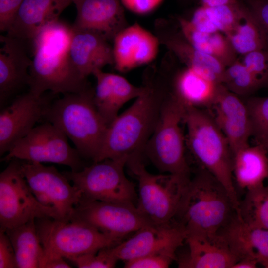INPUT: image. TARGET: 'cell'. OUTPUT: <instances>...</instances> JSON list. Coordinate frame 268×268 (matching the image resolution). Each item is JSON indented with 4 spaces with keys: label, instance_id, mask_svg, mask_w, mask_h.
Returning a JSON list of instances; mask_svg holds the SVG:
<instances>
[{
    "label": "cell",
    "instance_id": "1",
    "mask_svg": "<svg viewBox=\"0 0 268 268\" xmlns=\"http://www.w3.org/2000/svg\"><path fill=\"white\" fill-rule=\"evenodd\" d=\"M72 26L59 20L43 28L31 41L33 56L29 91L40 96L82 92L91 86L79 73L69 54Z\"/></svg>",
    "mask_w": 268,
    "mask_h": 268
},
{
    "label": "cell",
    "instance_id": "2",
    "mask_svg": "<svg viewBox=\"0 0 268 268\" xmlns=\"http://www.w3.org/2000/svg\"><path fill=\"white\" fill-rule=\"evenodd\" d=\"M143 93L109 125L97 156L106 159L141 156L157 122L166 95L162 84L146 79Z\"/></svg>",
    "mask_w": 268,
    "mask_h": 268
},
{
    "label": "cell",
    "instance_id": "3",
    "mask_svg": "<svg viewBox=\"0 0 268 268\" xmlns=\"http://www.w3.org/2000/svg\"><path fill=\"white\" fill-rule=\"evenodd\" d=\"M237 212L225 187L206 170L199 167L184 194L175 220L186 234L219 233Z\"/></svg>",
    "mask_w": 268,
    "mask_h": 268
},
{
    "label": "cell",
    "instance_id": "4",
    "mask_svg": "<svg viewBox=\"0 0 268 268\" xmlns=\"http://www.w3.org/2000/svg\"><path fill=\"white\" fill-rule=\"evenodd\" d=\"M91 86L53 100L44 118L59 128L75 145L81 157L94 161L101 148L108 125L94 102Z\"/></svg>",
    "mask_w": 268,
    "mask_h": 268
},
{
    "label": "cell",
    "instance_id": "5",
    "mask_svg": "<svg viewBox=\"0 0 268 268\" xmlns=\"http://www.w3.org/2000/svg\"><path fill=\"white\" fill-rule=\"evenodd\" d=\"M183 122L189 152L202 168L226 189L238 210L239 200L233 177V155L226 137L211 115L201 108L185 107Z\"/></svg>",
    "mask_w": 268,
    "mask_h": 268
},
{
    "label": "cell",
    "instance_id": "6",
    "mask_svg": "<svg viewBox=\"0 0 268 268\" xmlns=\"http://www.w3.org/2000/svg\"><path fill=\"white\" fill-rule=\"evenodd\" d=\"M185 107L173 95L163 102L154 131L143 153L162 173L171 174L188 184L191 170L186 156V142L181 127Z\"/></svg>",
    "mask_w": 268,
    "mask_h": 268
},
{
    "label": "cell",
    "instance_id": "7",
    "mask_svg": "<svg viewBox=\"0 0 268 268\" xmlns=\"http://www.w3.org/2000/svg\"><path fill=\"white\" fill-rule=\"evenodd\" d=\"M127 164L138 183V210L153 224L175 220L187 184L167 173L154 174L146 169L141 156L132 157Z\"/></svg>",
    "mask_w": 268,
    "mask_h": 268
},
{
    "label": "cell",
    "instance_id": "8",
    "mask_svg": "<svg viewBox=\"0 0 268 268\" xmlns=\"http://www.w3.org/2000/svg\"><path fill=\"white\" fill-rule=\"evenodd\" d=\"M35 224L44 250L69 260L122 241L79 220L45 217L35 219Z\"/></svg>",
    "mask_w": 268,
    "mask_h": 268
},
{
    "label": "cell",
    "instance_id": "9",
    "mask_svg": "<svg viewBox=\"0 0 268 268\" xmlns=\"http://www.w3.org/2000/svg\"><path fill=\"white\" fill-rule=\"evenodd\" d=\"M127 157L93 162L78 171L63 173L80 192L81 201L127 202L134 204L137 196L134 184L125 176Z\"/></svg>",
    "mask_w": 268,
    "mask_h": 268
},
{
    "label": "cell",
    "instance_id": "10",
    "mask_svg": "<svg viewBox=\"0 0 268 268\" xmlns=\"http://www.w3.org/2000/svg\"><path fill=\"white\" fill-rule=\"evenodd\" d=\"M0 174V225L5 231L32 219H59L55 210L41 204L32 192L21 170L13 159Z\"/></svg>",
    "mask_w": 268,
    "mask_h": 268
},
{
    "label": "cell",
    "instance_id": "11",
    "mask_svg": "<svg viewBox=\"0 0 268 268\" xmlns=\"http://www.w3.org/2000/svg\"><path fill=\"white\" fill-rule=\"evenodd\" d=\"M13 159L64 165L72 171H79L86 166L77 150L69 144L66 134L48 121L35 126L2 160L9 161Z\"/></svg>",
    "mask_w": 268,
    "mask_h": 268
},
{
    "label": "cell",
    "instance_id": "12",
    "mask_svg": "<svg viewBox=\"0 0 268 268\" xmlns=\"http://www.w3.org/2000/svg\"><path fill=\"white\" fill-rule=\"evenodd\" d=\"M86 222L100 232L121 241L152 223L137 208L127 202L81 201L69 219Z\"/></svg>",
    "mask_w": 268,
    "mask_h": 268
},
{
    "label": "cell",
    "instance_id": "13",
    "mask_svg": "<svg viewBox=\"0 0 268 268\" xmlns=\"http://www.w3.org/2000/svg\"><path fill=\"white\" fill-rule=\"evenodd\" d=\"M23 175L37 200L53 208L59 219L69 220L81 200L79 190L53 166L40 163H21Z\"/></svg>",
    "mask_w": 268,
    "mask_h": 268
},
{
    "label": "cell",
    "instance_id": "14",
    "mask_svg": "<svg viewBox=\"0 0 268 268\" xmlns=\"http://www.w3.org/2000/svg\"><path fill=\"white\" fill-rule=\"evenodd\" d=\"M55 94L37 96L28 92L19 95L0 113V155L7 153L25 136L40 120Z\"/></svg>",
    "mask_w": 268,
    "mask_h": 268
},
{
    "label": "cell",
    "instance_id": "15",
    "mask_svg": "<svg viewBox=\"0 0 268 268\" xmlns=\"http://www.w3.org/2000/svg\"><path fill=\"white\" fill-rule=\"evenodd\" d=\"M186 237L185 228L174 220L166 224L145 226L110 249L118 260L126 262L158 252L176 253Z\"/></svg>",
    "mask_w": 268,
    "mask_h": 268
},
{
    "label": "cell",
    "instance_id": "16",
    "mask_svg": "<svg viewBox=\"0 0 268 268\" xmlns=\"http://www.w3.org/2000/svg\"><path fill=\"white\" fill-rule=\"evenodd\" d=\"M154 29L160 43L185 67L217 84H221L226 67L220 61L196 49L185 39L179 28L176 30L166 19H157Z\"/></svg>",
    "mask_w": 268,
    "mask_h": 268
},
{
    "label": "cell",
    "instance_id": "17",
    "mask_svg": "<svg viewBox=\"0 0 268 268\" xmlns=\"http://www.w3.org/2000/svg\"><path fill=\"white\" fill-rule=\"evenodd\" d=\"M113 41V65L120 72L129 71L153 61L160 44L155 34L137 23L126 26Z\"/></svg>",
    "mask_w": 268,
    "mask_h": 268
},
{
    "label": "cell",
    "instance_id": "18",
    "mask_svg": "<svg viewBox=\"0 0 268 268\" xmlns=\"http://www.w3.org/2000/svg\"><path fill=\"white\" fill-rule=\"evenodd\" d=\"M211 107L214 111L212 116L228 140L233 155L248 145L251 126L247 106L240 97L220 84Z\"/></svg>",
    "mask_w": 268,
    "mask_h": 268
},
{
    "label": "cell",
    "instance_id": "19",
    "mask_svg": "<svg viewBox=\"0 0 268 268\" xmlns=\"http://www.w3.org/2000/svg\"><path fill=\"white\" fill-rule=\"evenodd\" d=\"M26 42L7 35L0 36L1 107L22 88L28 85L32 59L27 53Z\"/></svg>",
    "mask_w": 268,
    "mask_h": 268
},
{
    "label": "cell",
    "instance_id": "20",
    "mask_svg": "<svg viewBox=\"0 0 268 268\" xmlns=\"http://www.w3.org/2000/svg\"><path fill=\"white\" fill-rule=\"evenodd\" d=\"M188 251L178 261L181 268H232L239 260L220 233L186 234Z\"/></svg>",
    "mask_w": 268,
    "mask_h": 268
},
{
    "label": "cell",
    "instance_id": "21",
    "mask_svg": "<svg viewBox=\"0 0 268 268\" xmlns=\"http://www.w3.org/2000/svg\"><path fill=\"white\" fill-rule=\"evenodd\" d=\"M77 15L74 29L97 32L113 40L127 26L120 0H73Z\"/></svg>",
    "mask_w": 268,
    "mask_h": 268
},
{
    "label": "cell",
    "instance_id": "22",
    "mask_svg": "<svg viewBox=\"0 0 268 268\" xmlns=\"http://www.w3.org/2000/svg\"><path fill=\"white\" fill-rule=\"evenodd\" d=\"M72 28L69 54L83 77L87 79L95 70L113 65L112 47L105 37L93 30Z\"/></svg>",
    "mask_w": 268,
    "mask_h": 268
},
{
    "label": "cell",
    "instance_id": "23",
    "mask_svg": "<svg viewBox=\"0 0 268 268\" xmlns=\"http://www.w3.org/2000/svg\"><path fill=\"white\" fill-rule=\"evenodd\" d=\"M92 75L96 81L94 102L108 125L125 104L137 98L145 90L144 85L136 86L121 75L105 72L102 69L95 70Z\"/></svg>",
    "mask_w": 268,
    "mask_h": 268
},
{
    "label": "cell",
    "instance_id": "24",
    "mask_svg": "<svg viewBox=\"0 0 268 268\" xmlns=\"http://www.w3.org/2000/svg\"><path fill=\"white\" fill-rule=\"evenodd\" d=\"M73 0H24L7 35L32 41L45 26L59 20Z\"/></svg>",
    "mask_w": 268,
    "mask_h": 268
},
{
    "label": "cell",
    "instance_id": "25",
    "mask_svg": "<svg viewBox=\"0 0 268 268\" xmlns=\"http://www.w3.org/2000/svg\"><path fill=\"white\" fill-rule=\"evenodd\" d=\"M239 260L249 257L268 268V230L252 227L234 215L220 232Z\"/></svg>",
    "mask_w": 268,
    "mask_h": 268
},
{
    "label": "cell",
    "instance_id": "26",
    "mask_svg": "<svg viewBox=\"0 0 268 268\" xmlns=\"http://www.w3.org/2000/svg\"><path fill=\"white\" fill-rule=\"evenodd\" d=\"M233 177L235 187L248 190L264 185L268 179V157L264 145L249 144L233 154Z\"/></svg>",
    "mask_w": 268,
    "mask_h": 268
},
{
    "label": "cell",
    "instance_id": "27",
    "mask_svg": "<svg viewBox=\"0 0 268 268\" xmlns=\"http://www.w3.org/2000/svg\"><path fill=\"white\" fill-rule=\"evenodd\" d=\"M219 84L185 67L175 75L171 94L185 107H211L215 100Z\"/></svg>",
    "mask_w": 268,
    "mask_h": 268
},
{
    "label": "cell",
    "instance_id": "28",
    "mask_svg": "<svg viewBox=\"0 0 268 268\" xmlns=\"http://www.w3.org/2000/svg\"><path fill=\"white\" fill-rule=\"evenodd\" d=\"M13 247L18 268H39L44 249L32 219L5 231Z\"/></svg>",
    "mask_w": 268,
    "mask_h": 268
},
{
    "label": "cell",
    "instance_id": "29",
    "mask_svg": "<svg viewBox=\"0 0 268 268\" xmlns=\"http://www.w3.org/2000/svg\"><path fill=\"white\" fill-rule=\"evenodd\" d=\"M225 35L237 55L243 56L254 51L267 50L264 31L248 7L238 25Z\"/></svg>",
    "mask_w": 268,
    "mask_h": 268
},
{
    "label": "cell",
    "instance_id": "30",
    "mask_svg": "<svg viewBox=\"0 0 268 268\" xmlns=\"http://www.w3.org/2000/svg\"><path fill=\"white\" fill-rule=\"evenodd\" d=\"M237 213L248 225L268 230V186L247 191Z\"/></svg>",
    "mask_w": 268,
    "mask_h": 268
},
{
    "label": "cell",
    "instance_id": "31",
    "mask_svg": "<svg viewBox=\"0 0 268 268\" xmlns=\"http://www.w3.org/2000/svg\"><path fill=\"white\" fill-rule=\"evenodd\" d=\"M221 84L239 97L248 96L261 88L241 61L226 67Z\"/></svg>",
    "mask_w": 268,
    "mask_h": 268
},
{
    "label": "cell",
    "instance_id": "32",
    "mask_svg": "<svg viewBox=\"0 0 268 268\" xmlns=\"http://www.w3.org/2000/svg\"><path fill=\"white\" fill-rule=\"evenodd\" d=\"M251 126V136L256 144L268 143V96L250 97L245 102Z\"/></svg>",
    "mask_w": 268,
    "mask_h": 268
},
{
    "label": "cell",
    "instance_id": "33",
    "mask_svg": "<svg viewBox=\"0 0 268 268\" xmlns=\"http://www.w3.org/2000/svg\"><path fill=\"white\" fill-rule=\"evenodd\" d=\"M206 8L211 22L218 31L226 35L238 25L244 15L247 6L238 0H235L227 4Z\"/></svg>",
    "mask_w": 268,
    "mask_h": 268
},
{
    "label": "cell",
    "instance_id": "34",
    "mask_svg": "<svg viewBox=\"0 0 268 268\" xmlns=\"http://www.w3.org/2000/svg\"><path fill=\"white\" fill-rule=\"evenodd\" d=\"M199 51L214 57L226 67L237 59V54L228 39L219 31L211 33L207 41Z\"/></svg>",
    "mask_w": 268,
    "mask_h": 268
},
{
    "label": "cell",
    "instance_id": "35",
    "mask_svg": "<svg viewBox=\"0 0 268 268\" xmlns=\"http://www.w3.org/2000/svg\"><path fill=\"white\" fill-rule=\"evenodd\" d=\"M261 88L268 87V50L262 49L248 53L241 60Z\"/></svg>",
    "mask_w": 268,
    "mask_h": 268
},
{
    "label": "cell",
    "instance_id": "36",
    "mask_svg": "<svg viewBox=\"0 0 268 268\" xmlns=\"http://www.w3.org/2000/svg\"><path fill=\"white\" fill-rule=\"evenodd\" d=\"M110 247L86 253L71 259L79 268H111L115 267L118 259L112 253Z\"/></svg>",
    "mask_w": 268,
    "mask_h": 268
},
{
    "label": "cell",
    "instance_id": "37",
    "mask_svg": "<svg viewBox=\"0 0 268 268\" xmlns=\"http://www.w3.org/2000/svg\"><path fill=\"white\" fill-rule=\"evenodd\" d=\"M176 259V253L161 251L125 262V268H166Z\"/></svg>",
    "mask_w": 268,
    "mask_h": 268
},
{
    "label": "cell",
    "instance_id": "38",
    "mask_svg": "<svg viewBox=\"0 0 268 268\" xmlns=\"http://www.w3.org/2000/svg\"><path fill=\"white\" fill-rule=\"evenodd\" d=\"M24 0H0V31L7 32Z\"/></svg>",
    "mask_w": 268,
    "mask_h": 268
},
{
    "label": "cell",
    "instance_id": "39",
    "mask_svg": "<svg viewBox=\"0 0 268 268\" xmlns=\"http://www.w3.org/2000/svg\"><path fill=\"white\" fill-rule=\"evenodd\" d=\"M244 1L264 31L268 50V0Z\"/></svg>",
    "mask_w": 268,
    "mask_h": 268
},
{
    "label": "cell",
    "instance_id": "40",
    "mask_svg": "<svg viewBox=\"0 0 268 268\" xmlns=\"http://www.w3.org/2000/svg\"><path fill=\"white\" fill-rule=\"evenodd\" d=\"M18 268L15 253L6 234L0 230V268Z\"/></svg>",
    "mask_w": 268,
    "mask_h": 268
},
{
    "label": "cell",
    "instance_id": "41",
    "mask_svg": "<svg viewBox=\"0 0 268 268\" xmlns=\"http://www.w3.org/2000/svg\"><path fill=\"white\" fill-rule=\"evenodd\" d=\"M124 7L137 15H146L152 12L164 0H120Z\"/></svg>",
    "mask_w": 268,
    "mask_h": 268
},
{
    "label": "cell",
    "instance_id": "42",
    "mask_svg": "<svg viewBox=\"0 0 268 268\" xmlns=\"http://www.w3.org/2000/svg\"><path fill=\"white\" fill-rule=\"evenodd\" d=\"M189 20L195 28L200 31L207 33L218 31L211 22L206 7L200 5L197 7Z\"/></svg>",
    "mask_w": 268,
    "mask_h": 268
},
{
    "label": "cell",
    "instance_id": "43",
    "mask_svg": "<svg viewBox=\"0 0 268 268\" xmlns=\"http://www.w3.org/2000/svg\"><path fill=\"white\" fill-rule=\"evenodd\" d=\"M64 258L59 255L47 252L44 250L39 268H69L71 267L67 263Z\"/></svg>",
    "mask_w": 268,
    "mask_h": 268
},
{
    "label": "cell",
    "instance_id": "44",
    "mask_svg": "<svg viewBox=\"0 0 268 268\" xmlns=\"http://www.w3.org/2000/svg\"><path fill=\"white\" fill-rule=\"evenodd\" d=\"M258 264L259 263L255 259L245 257L239 259L232 268H255Z\"/></svg>",
    "mask_w": 268,
    "mask_h": 268
},
{
    "label": "cell",
    "instance_id": "45",
    "mask_svg": "<svg viewBox=\"0 0 268 268\" xmlns=\"http://www.w3.org/2000/svg\"><path fill=\"white\" fill-rule=\"evenodd\" d=\"M235 0H200L201 5L214 7L230 3Z\"/></svg>",
    "mask_w": 268,
    "mask_h": 268
},
{
    "label": "cell",
    "instance_id": "46",
    "mask_svg": "<svg viewBox=\"0 0 268 268\" xmlns=\"http://www.w3.org/2000/svg\"><path fill=\"white\" fill-rule=\"evenodd\" d=\"M265 146V147L266 148V150H267V151L268 157V143L267 144H266Z\"/></svg>",
    "mask_w": 268,
    "mask_h": 268
},
{
    "label": "cell",
    "instance_id": "47",
    "mask_svg": "<svg viewBox=\"0 0 268 268\" xmlns=\"http://www.w3.org/2000/svg\"></svg>",
    "mask_w": 268,
    "mask_h": 268
}]
</instances>
